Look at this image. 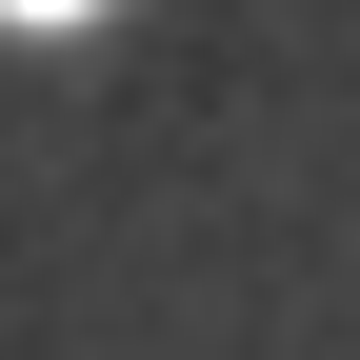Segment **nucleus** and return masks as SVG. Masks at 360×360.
<instances>
[{
    "mask_svg": "<svg viewBox=\"0 0 360 360\" xmlns=\"http://www.w3.org/2000/svg\"><path fill=\"white\" fill-rule=\"evenodd\" d=\"M0 20H80V0H0Z\"/></svg>",
    "mask_w": 360,
    "mask_h": 360,
    "instance_id": "f257e3e1",
    "label": "nucleus"
}]
</instances>
